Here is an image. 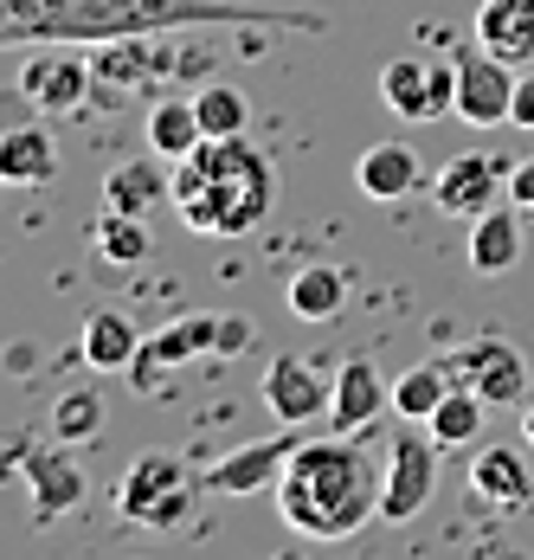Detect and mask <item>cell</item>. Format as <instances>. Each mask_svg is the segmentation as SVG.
Here are the masks:
<instances>
[{
    "mask_svg": "<svg viewBox=\"0 0 534 560\" xmlns=\"http://www.w3.org/2000/svg\"><path fill=\"white\" fill-rule=\"evenodd\" d=\"M187 26L322 33V13L258 7V0H0V39L7 46H104V39L187 33Z\"/></svg>",
    "mask_w": 534,
    "mask_h": 560,
    "instance_id": "obj_1",
    "label": "cell"
},
{
    "mask_svg": "<svg viewBox=\"0 0 534 560\" xmlns=\"http://www.w3.org/2000/svg\"><path fill=\"white\" fill-rule=\"evenodd\" d=\"M386 464L361 445V432L303 439L277 477V515L310 541H348L380 515Z\"/></svg>",
    "mask_w": 534,
    "mask_h": 560,
    "instance_id": "obj_2",
    "label": "cell"
},
{
    "mask_svg": "<svg viewBox=\"0 0 534 560\" xmlns=\"http://www.w3.org/2000/svg\"><path fill=\"white\" fill-rule=\"evenodd\" d=\"M270 200H277V168L245 136H207L194 155L174 162V207L181 225L200 238L252 232L270 213Z\"/></svg>",
    "mask_w": 534,
    "mask_h": 560,
    "instance_id": "obj_3",
    "label": "cell"
},
{
    "mask_svg": "<svg viewBox=\"0 0 534 560\" xmlns=\"http://www.w3.org/2000/svg\"><path fill=\"white\" fill-rule=\"evenodd\" d=\"M207 470H194L181 451H142L129 470H123V483H116V509H123V522H136V528H155V535H187L194 528V515L207 503Z\"/></svg>",
    "mask_w": 534,
    "mask_h": 560,
    "instance_id": "obj_4",
    "label": "cell"
},
{
    "mask_svg": "<svg viewBox=\"0 0 534 560\" xmlns=\"http://www.w3.org/2000/svg\"><path fill=\"white\" fill-rule=\"evenodd\" d=\"M91 71H97V91H91V104H129V97H142L149 84L174 78V71H187V46H181L174 33L104 39V46L91 52Z\"/></svg>",
    "mask_w": 534,
    "mask_h": 560,
    "instance_id": "obj_5",
    "label": "cell"
},
{
    "mask_svg": "<svg viewBox=\"0 0 534 560\" xmlns=\"http://www.w3.org/2000/svg\"><path fill=\"white\" fill-rule=\"evenodd\" d=\"M444 368H451V381H457V387H477L483 399H489V406H502V412L529 406L534 374H529V354H522L515 341L477 336V341H464L457 354H444Z\"/></svg>",
    "mask_w": 534,
    "mask_h": 560,
    "instance_id": "obj_6",
    "label": "cell"
},
{
    "mask_svg": "<svg viewBox=\"0 0 534 560\" xmlns=\"http://www.w3.org/2000/svg\"><path fill=\"white\" fill-rule=\"evenodd\" d=\"M457 116L471 122V129H496V122H509L515 116V65L509 58H496L489 46H457Z\"/></svg>",
    "mask_w": 534,
    "mask_h": 560,
    "instance_id": "obj_7",
    "label": "cell"
},
{
    "mask_svg": "<svg viewBox=\"0 0 534 560\" xmlns=\"http://www.w3.org/2000/svg\"><path fill=\"white\" fill-rule=\"evenodd\" d=\"M13 470L33 490V515L39 522H58V515H71V509L84 503V470H78V457H71L65 439H53V445L13 439Z\"/></svg>",
    "mask_w": 534,
    "mask_h": 560,
    "instance_id": "obj_8",
    "label": "cell"
},
{
    "mask_svg": "<svg viewBox=\"0 0 534 560\" xmlns=\"http://www.w3.org/2000/svg\"><path fill=\"white\" fill-rule=\"evenodd\" d=\"M91 91H97L91 58L65 52V46H53V52H33L26 65H20V97H26L33 110H46V116L84 110V104H91Z\"/></svg>",
    "mask_w": 534,
    "mask_h": 560,
    "instance_id": "obj_9",
    "label": "cell"
},
{
    "mask_svg": "<svg viewBox=\"0 0 534 560\" xmlns=\"http://www.w3.org/2000/svg\"><path fill=\"white\" fill-rule=\"evenodd\" d=\"M509 162H496V155H457V162H444L438 180H431V200H438V213L444 220H477L489 207H502L509 200Z\"/></svg>",
    "mask_w": 534,
    "mask_h": 560,
    "instance_id": "obj_10",
    "label": "cell"
},
{
    "mask_svg": "<svg viewBox=\"0 0 534 560\" xmlns=\"http://www.w3.org/2000/svg\"><path fill=\"white\" fill-rule=\"evenodd\" d=\"M265 406H270L277 425L328 419V406H335V374H322L316 361H303V354H277L265 368Z\"/></svg>",
    "mask_w": 534,
    "mask_h": 560,
    "instance_id": "obj_11",
    "label": "cell"
},
{
    "mask_svg": "<svg viewBox=\"0 0 534 560\" xmlns=\"http://www.w3.org/2000/svg\"><path fill=\"white\" fill-rule=\"evenodd\" d=\"M213 348H219V316H174L167 329L142 336L136 361H129V387L149 393V387H155V374L187 368V361H200V354H213Z\"/></svg>",
    "mask_w": 534,
    "mask_h": 560,
    "instance_id": "obj_12",
    "label": "cell"
},
{
    "mask_svg": "<svg viewBox=\"0 0 534 560\" xmlns=\"http://www.w3.org/2000/svg\"><path fill=\"white\" fill-rule=\"evenodd\" d=\"M438 439H399L386 451V497H380V515L386 522H413L426 515L431 490H438Z\"/></svg>",
    "mask_w": 534,
    "mask_h": 560,
    "instance_id": "obj_13",
    "label": "cell"
},
{
    "mask_svg": "<svg viewBox=\"0 0 534 560\" xmlns=\"http://www.w3.org/2000/svg\"><path fill=\"white\" fill-rule=\"evenodd\" d=\"M297 445H303V439H297V425H283L277 439H252V445H239V451H225V457H213V464H207V483H213V497H252V490L277 483Z\"/></svg>",
    "mask_w": 534,
    "mask_h": 560,
    "instance_id": "obj_14",
    "label": "cell"
},
{
    "mask_svg": "<svg viewBox=\"0 0 534 560\" xmlns=\"http://www.w3.org/2000/svg\"><path fill=\"white\" fill-rule=\"evenodd\" d=\"M380 412H393V387L380 381V368L368 361V354L341 361V374H335V406H328V425H335V432H368Z\"/></svg>",
    "mask_w": 534,
    "mask_h": 560,
    "instance_id": "obj_15",
    "label": "cell"
},
{
    "mask_svg": "<svg viewBox=\"0 0 534 560\" xmlns=\"http://www.w3.org/2000/svg\"><path fill=\"white\" fill-rule=\"evenodd\" d=\"M419 180H426V162H419L413 142H368L361 162H355L361 200H380V207H386V200H406Z\"/></svg>",
    "mask_w": 534,
    "mask_h": 560,
    "instance_id": "obj_16",
    "label": "cell"
},
{
    "mask_svg": "<svg viewBox=\"0 0 534 560\" xmlns=\"http://www.w3.org/2000/svg\"><path fill=\"white\" fill-rule=\"evenodd\" d=\"M161 200H174V174H167V155H136V162H123V168L104 174V207L109 213H155Z\"/></svg>",
    "mask_w": 534,
    "mask_h": 560,
    "instance_id": "obj_17",
    "label": "cell"
},
{
    "mask_svg": "<svg viewBox=\"0 0 534 560\" xmlns=\"http://www.w3.org/2000/svg\"><path fill=\"white\" fill-rule=\"evenodd\" d=\"M515 265H522V207L502 200V207L471 220V271L477 278H502Z\"/></svg>",
    "mask_w": 534,
    "mask_h": 560,
    "instance_id": "obj_18",
    "label": "cell"
},
{
    "mask_svg": "<svg viewBox=\"0 0 534 560\" xmlns=\"http://www.w3.org/2000/svg\"><path fill=\"white\" fill-rule=\"evenodd\" d=\"M483 46L509 65H534V0H483L471 20Z\"/></svg>",
    "mask_w": 534,
    "mask_h": 560,
    "instance_id": "obj_19",
    "label": "cell"
},
{
    "mask_svg": "<svg viewBox=\"0 0 534 560\" xmlns=\"http://www.w3.org/2000/svg\"><path fill=\"white\" fill-rule=\"evenodd\" d=\"M471 490H477L483 503H496V509L534 503L529 457H515V445H483L477 457H471Z\"/></svg>",
    "mask_w": 534,
    "mask_h": 560,
    "instance_id": "obj_20",
    "label": "cell"
},
{
    "mask_svg": "<svg viewBox=\"0 0 534 560\" xmlns=\"http://www.w3.org/2000/svg\"><path fill=\"white\" fill-rule=\"evenodd\" d=\"M136 323L123 316V310H91L84 316V336H78V361L84 368H97V374H129V361H136Z\"/></svg>",
    "mask_w": 534,
    "mask_h": 560,
    "instance_id": "obj_21",
    "label": "cell"
},
{
    "mask_svg": "<svg viewBox=\"0 0 534 560\" xmlns=\"http://www.w3.org/2000/svg\"><path fill=\"white\" fill-rule=\"evenodd\" d=\"M142 142H149L155 155H167V162L194 155V149L207 142L200 104H194V97H155V104H149V122H142Z\"/></svg>",
    "mask_w": 534,
    "mask_h": 560,
    "instance_id": "obj_22",
    "label": "cell"
},
{
    "mask_svg": "<svg viewBox=\"0 0 534 560\" xmlns=\"http://www.w3.org/2000/svg\"><path fill=\"white\" fill-rule=\"evenodd\" d=\"M283 303L297 323H335L348 310V271L341 265H303L283 290Z\"/></svg>",
    "mask_w": 534,
    "mask_h": 560,
    "instance_id": "obj_23",
    "label": "cell"
},
{
    "mask_svg": "<svg viewBox=\"0 0 534 560\" xmlns=\"http://www.w3.org/2000/svg\"><path fill=\"white\" fill-rule=\"evenodd\" d=\"M0 174H7L13 187H39V180H53V174H58L53 129H39V122L7 129V136H0Z\"/></svg>",
    "mask_w": 534,
    "mask_h": 560,
    "instance_id": "obj_24",
    "label": "cell"
},
{
    "mask_svg": "<svg viewBox=\"0 0 534 560\" xmlns=\"http://www.w3.org/2000/svg\"><path fill=\"white\" fill-rule=\"evenodd\" d=\"M483 419H489V399H483L477 387H451L444 393V406L426 419V432L444 451H457V445H477L483 439Z\"/></svg>",
    "mask_w": 534,
    "mask_h": 560,
    "instance_id": "obj_25",
    "label": "cell"
},
{
    "mask_svg": "<svg viewBox=\"0 0 534 560\" xmlns=\"http://www.w3.org/2000/svg\"><path fill=\"white\" fill-rule=\"evenodd\" d=\"M451 387H457V381H451L444 361H419V368H406V374L393 381V412H399V419H431Z\"/></svg>",
    "mask_w": 534,
    "mask_h": 560,
    "instance_id": "obj_26",
    "label": "cell"
},
{
    "mask_svg": "<svg viewBox=\"0 0 534 560\" xmlns=\"http://www.w3.org/2000/svg\"><path fill=\"white\" fill-rule=\"evenodd\" d=\"M426 84H431V65L426 58H393L386 71H380V97H386V110L393 116H413V122H431V104H426Z\"/></svg>",
    "mask_w": 534,
    "mask_h": 560,
    "instance_id": "obj_27",
    "label": "cell"
},
{
    "mask_svg": "<svg viewBox=\"0 0 534 560\" xmlns=\"http://www.w3.org/2000/svg\"><path fill=\"white\" fill-rule=\"evenodd\" d=\"M53 439H65V445H91V439H104V393H91V387L58 393Z\"/></svg>",
    "mask_w": 534,
    "mask_h": 560,
    "instance_id": "obj_28",
    "label": "cell"
},
{
    "mask_svg": "<svg viewBox=\"0 0 534 560\" xmlns=\"http://www.w3.org/2000/svg\"><path fill=\"white\" fill-rule=\"evenodd\" d=\"M194 104H200L207 136H245V129H252V97H245L239 84H200Z\"/></svg>",
    "mask_w": 534,
    "mask_h": 560,
    "instance_id": "obj_29",
    "label": "cell"
},
{
    "mask_svg": "<svg viewBox=\"0 0 534 560\" xmlns=\"http://www.w3.org/2000/svg\"><path fill=\"white\" fill-rule=\"evenodd\" d=\"M155 245H149V225L136 220V213H109L104 207V220H97V258L104 265H142Z\"/></svg>",
    "mask_w": 534,
    "mask_h": 560,
    "instance_id": "obj_30",
    "label": "cell"
},
{
    "mask_svg": "<svg viewBox=\"0 0 534 560\" xmlns=\"http://www.w3.org/2000/svg\"><path fill=\"white\" fill-rule=\"evenodd\" d=\"M426 104H431V122H438V116H457V58H431Z\"/></svg>",
    "mask_w": 534,
    "mask_h": 560,
    "instance_id": "obj_31",
    "label": "cell"
},
{
    "mask_svg": "<svg viewBox=\"0 0 534 560\" xmlns=\"http://www.w3.org/2000/svg\"><path fill=\"white\" fill-rule=\"evenodd\" d=\"M252 348H258V329H252L245 316H219V348H213V354L232 361V354H252Z\"/></svg>",
    "mask_w": 534,
    "mask_h": 560,
    "instance_id": "obj_32",
    "label": "cell"
},
{
    "mask_svg": "<svg viewBox=\"0 0 534 560\" xmlns=\"http://www.w3.org/2000/svg\"><path fill=\"white\" fill-rule=\"evenodd\" d=\"M509 200H515L522 213H534V155L529 162H515V174H509Z\"/></svg>",
    "mask_w": 534,
    "mask_h": 560,
    "instance_id": "obj_33",
    "label": "cell"
},
{
    "mask_svg": "<svg viewBox=\"0 0 534 560\" xmlns=\"http://www.w3.org/2000/svg\"><path fill=\"white\" fill-rule=\"evenodd\" d=\"M515 129H534V78H522L515 84V116H509Z\"/></svg>",
    "mask_w": 534,
    "mask_h": 560,
    "instance_id": "obj_34",
    "label": "cell"
},
{
    "mask_svg": "<svg viewBox=\"0 0 534 560\" xmlns=\"http://www.w3.org/2000/svg\"><path fill=\"white\" fill-rule=\"evenodd\" d=\"M33 368H39V348L33 341H13L7 348V374H33Z\"/></svg>",
    "mask_w": 534,
    "mask_h": 560,
    "instance_id": "obj_35",
    "label": "cell"
},
{
    "mask_svg": "<svg viewBox=\"0 0 534 560\" xmlns=\"http://www.w3.org/2000/svg\"><path fill=\"white\" fill-rule=\"evenodd\" d=\"M522 432H529V445H534V399L522 406Z\"/></svg>",
    "mask_w": 534,
    "mask_h": 560,
    "instance_id": "obj_36",
    "label": "cell"
}]
</instances>
